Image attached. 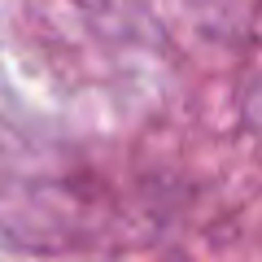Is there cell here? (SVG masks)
<instances>
[{
	"mask_svg": "<svg viewBox=\"0 0 262 262\" xmlns=\"http://www.w3.org/2000/svg\"><path fill=\"white\" fill-rule=\"evenodd\" d=\"M162 262H184V258H175V253H170V258H162Z\"/></svg>",
	"mask_w": 262,
	"mask_h": 262,
	"instance_id": "cell-1",
	"label": "cell"
}]
</instances>
